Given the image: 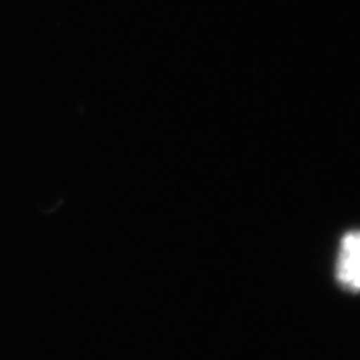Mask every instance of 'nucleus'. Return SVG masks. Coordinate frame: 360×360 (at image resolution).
Listing matches in <instances>:
<instances>
[{"label": "nucleus", "mask_w": 360, "mask_h": 360, "mask_svg": "<svg viewBox=\"0 0 360 360\" xmlns=\"http://www.w3.org/2000/svg\"><path fill=\"white\" fill-rule=\"evenodd\" d=\"M335 276L344 289L360 292V231L345 233L342 238Z\"/></svg>", "instance_id": "obj_1"}]
</instances>
